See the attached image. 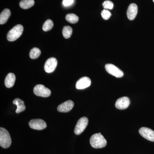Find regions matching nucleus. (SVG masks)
Here are the masks:
<instances>
[{
	"label": "nucleus",
	"instance_id": "obj_1",
	"mask_svg": "<svg viewBox=\"0 0 154 154\" xmlns=\"http://www.w3.org/2000/svg\"><path fill=\"white\" fill-rule=\"evenodd\" d=\"M90 143L93 148L100 149L105 147L107 145V141L101 133L95 134L91 137Z\"/></svg>",
	"mask_w": 154,
	"mask_h": 154
},
{
	"label": "nucleus",
	"instance_id": "obj_2",
	"mask_svg": "<svg viewBox=\"0 0 154 154\" xmlns=\"http://www.w3.org/2000/svg\"><path fill=\"white\" fill-rule=\"evenodd\" d=\"M12 140L8 131L5 128H0V146L3 148L7 149L11 146Z\"/></svg>",
	"mask_w": 154,
	"mask_h": 154
},
{
	"label": "nucleus",
	"instance_id": "obj_3",
	"mask_svg": "<svg viewBox=\"0 0 154 154\" xmlns=\"http://www.w3.org/2000/svg\"><path fill=\"white\" fill-rule=\"evenodd\" d=\"M23 30L24 28L22 25H16L9 31L7 35V39L10 42L16 41L22 35Z\"/></svg>",
	"mask_w": 154,
	"mask_h": 154
},
{
	"label": "nucleus",
	"instance_id": "obj_4",
	"mask_svg": "<svg viewBox=\"0 0 154 154\" xmlns=\"http://www.w3.org/2000/svg\"><path fill=\"white\" fill-rule=\"evenodd\" d=\"M33 93L36 96L42 97H49L51 94L50 90L42 85H38L35 86L33 89Z\"/></svg>",
	"mask_w": 154,
	"mask_h": 154
},
{
	"label": "nucleus",
	"instance_id": "obj_5",
	"mask_svg": "<svg viewBox=\"0 0 154 154\" xmlns=\"http://www.w3.org/2000/svg\"><path fill=\"white\" fill-rule=\"evenodd\" d=\"M88 119L86 117H83L80 118L77 122L75 127L74 132L76 135L81 134L84 131L88 126Z\"/></svg>",
	"mask_w": 154,
	"mask_h": 154
},
{
	"label": "nucleus",
	"instance_id": "obj_6",
	"mask_svg": "<svg viewBox=\"0 0 154 154\" xmlns=\"http://www.w3.org/2000/svg\"><path fill=\"white\" fill-rule=\"evenodd\" d=\"M106 71L116 78H121L124 75L123 72L112 64H107L105 66Z\"/></svg>",
	"mask_w": 154,
	"mask_h": 154
},
{
	"label": "nucleus",
	"instance_id": "obj_7",
	"mask_svg": "<svg viewBox=\"0 0 154 154\" xmlns=\"http://www.w3.org/2000/svg\"><path fill=\"white\" fill-rule=\"evenodd\" d=\"M29 125L32 129L38 130H41L47 127L46 122L41 119H32L29 122Z\"/></svg>",
	"mask_w": 154,
	"mask_h": 154
},
{
	"label": "nucleus",
	"instance_id": "obj_8",
	"mask_svg": "<svg viewBox=\"0 0 154 154\" xmlns=\"http://www.w3.org/2000/svg\"><path fill=\"white\" fill-rule=\"evenodd\" d=\"M57 64V61L55 58H49L46 60L45 64V71L47 73L52 72L55 70Z\"/></svg>",
	"mask_w": 154,
	"mask_h": 154
},
{
	"label": "nucleus",
	"instance_id": "obj_9",
	"mask_svg": "<svg viewBox=\"0 0 154 154\" xmlns=\"http://www.w3.org/2000/svg\"><path fill=\"white\" fill-rule=\"evenodd\" d=\"M140 134L147 140L154 142V131L150 128L142 127L139 130Z\"/></svg>",
	"mask_w": 154,
	"mask_h": 154
},
{
	"label": "nucleus",
	"instance_id": "obj_10",
	"mask_svg": "<svg viewBox=\"0 0 154 154\" xmlns=\"http://www.w3.org/2000/svg\"><path fill=\"white\" fill-rule=\"evenodd\" d=\"M91 80L88 77H84L81 78L77 81L76 84V88L78 90H83L91 86Z\"/></svg>",
	"mask_w": 154,
	"mask_h": 154
},
{
	"label": "nucleus",
	"instance_id": "obj_11",
	"mask_svg": "<svg viewBox=\"0 0 154 154\" xmlns=\"http://www.w3.org/2000/svg\"><path fill=\"white\" fill-rule=\"evenodd\" d=\"M130 103L129 98L125 96L117 99L116 102L115 107L119 110H124L128 107Z\"/></svg>",
	"mask_w": 154,
	"mask_h": 154
},
{
	"label": "nucleus",
	"instance_id": "obj_12",
	"mask_svg": "<svg viewBox=\"0 0 154 154\" xmlns=\"http://www.w3.org/2000/svg\"><path fill=\"white\" fill-rule=\"evenodd\" d=\"M74 106V103L71 100H68L59 105L57 110L59 112L66 113L70 111Z\"/></svg>",
	"mask_w": 154,
	"mask_h": 154
},
{
	"label": "nucleus",
	"instance_id": "obj_13",
	"mask_svg": "<svg viewBox=\"0 0 154 154\" xmlns=\"http://www.w3.org/2000/svg\"><path fill=\"white\" fill-rule=\"evenodd\" d=\"M138 12V7L135 4H131L127 11V16L130 20H134L136 17Z\"/></svg>",
	"mask_w": 154,
	"mask_h": 154
},
{
	"label": "nucleus",
	"instance_id": "obj_14",
	"mask_svg": "<svg viewBox=\"0 0 154 154\" xmlns=\"http://www.w3.org/2000/svg\"><path fill=\"white\" fill-rule=\"evenodd\" d=\"M16 81V76L13 73H10L5 79V85L7 88L13 87Z\"/></svg>",
	"mask_w": 154,
	"mask_h": 154
},
{
	"label": "nucleus",
	"instance_id": "obj_15",
	"mask_svg": "<svg viewBox=\"0 0 154 154\" xmlns=\"http://www.w3.org/2000/svg\"><path fill=\"white\" fill-rule=\"evenodd\" d=\"M11 15V12L8 9H5L1 13L0 15V24L3 25L8 21Z\"/></svg>",
	"mask_w": 154,
	"mask_h": 154
},
{
	"label": "nucleus",
	"instance_id": "obj_16",
	"mask_svg": "<svg viewBox=\"0 0 154 154\" xmlns=\"http://www.w3.org/2000/svg\"><path fill=\"white\" fill-rule=\"evenodd\" d=\"M13 103L17 106V109L16 111L17 113L24 111L26 108L24 101L18 98L14 99Z\"/></svg>",
	"mask_w": 154,
	"mask_h": 154
},
{
	"label": "nucleus",
	"instance_id": "obj_17",
	"mask_svg": "<svg viewBox=\"0 0 154 154\" xmlns=\"http://www.w3.org/2000/svg\"><path fill=\"white\" fill-rule=\"evenodd\" d=\"M33 0H22L19 3L20 7L23 9H28L33 7L34 5Z\"/></svg>",
	"mask_w": 154,
	"mask_h": 154
},
{
	"label": "nucleus",
	"instance_id": "obj_18",
	"mask_svg": "<svg viewBox=\"0 0 154 154\" xmlns=\"http://www.w3.org/2000/svg\"><path fill=\"white\" fill-rule=\"evenodd\" d=\"M66 19L69 23L72 24H75L79 21V18L75 14H69L66 15Z\"/></svg>",
	"mask_w": 154,
	"mask_h": 154
},
{
	"label": "nucleus",
	"instance_id": "obj_19",
	"mask_svg": "<svg viewBox=\"0 0 154 154\" xmlns=\"http://www.w3.org/2000/svg\"><path fill=\"white\" fill-rule=\"evenodd\" d=\"M62 33L63 35L65 38H69L72 33V29L70 26H65L63 29Z\"/></svg>",
	"mask_w": 154,
	"mask_h": 154
},
{
	"label": "nucleus",
	"instance_id": "obj_20",
	"mask_svg": "<svg viewBox=\"0 0 154 154\" xmlns=\"http://www.w3.org/2000/svg\"><path fill=\"white\" fill-rule=\"evenodd\" d=\"M41 54V51L37 48H34L30 50V57L31 59H35L39 57Z\"/></svg>",
	"mask_w": 154,
	"mask_h": 154
},
{
	"label": "nucleus",
	"instance_id": "obj_21",
	"mask_svg": "<svg viewBox=\"0 0 154 154\" xmlns=\"http://www.w3.org/2000/svg\"><path fill=\"white\" fill-rule=\"evenodd\" d=\"M54 26V23L52 20L48 19L45 22L42 27V30L44 31H48L51 30Z\"/></svg>",
	"mask_w": 154,
	"mask_h": 154
},
{
	"label": "nucleus",
	"instance_id": "obj_22",
	"mask_svg": "<svg viewBox=\"0 0 154 154\" xmlns=\"http://www.w3.org/2000/svg\"><path fill=\"white\" fill-rule=\"evenodd\" d=\"M103 8L105 10H112L113 8V4L110 1H106L102 4Z\"/></svg>",
	"mask_w": 154,
	"mask_h": 154
},
{
	"label": "nucleus",
	"instance_id": "obj_23",
	"mask_svg": "<svg viewBox=\"0 0 154 154\" xmlns=\"http://www.w3.org/2000/svg\"><path fill=\"white\" fill-rule=\"evenodd\" d=\"M101 15H102L103 19L105 20H108L111 16V14L110 12H109L108 10H105V9L102 11Z\"/></svg>",
	"mask_w": 154,
	"mask_h": 154
},
{
	"label": "nucleus",
	"instance_id": "obj_24",
	"mask_svg": "<svg viewBox=\"0 0 154 154\" xmlns=\"http://www.w3.org/2000/svg\"><path fill=\"white\" fill-rule=\"evenodd\" d=\"M74 2V0H63V4L65 7L71 5Z\"/></svg>",
	"mask_w": 154,
	"mask_h": 154
},
{
	"label": "nucleus",
	"instance_id": "obj_25",
	"mask_svg": "<svg viewBox=\"0 0 154 154\" xmlns=\"http://www.w3.org/2000/svg\"><path fill=\"white\" fill-rule=\"evenodd\" d=\"M153 1L154 3V0H153Z\"/></svg>",
	"mask_w": 154,
	"mask_h": 154
}]
</instances>
